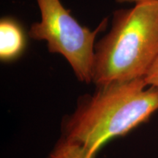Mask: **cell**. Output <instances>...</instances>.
Instances as JSON below:
<instances>
[{
	"mask_svg": "<svg viewBox=\"0 0 158 158\" xmlns=\"http://www.w3.org/2000/svg\"><path fill=\"white\" fill-rule=\"evenodd\" d=\"M62 123V136L96 155L105 143L147 122L158 110V89L143 78L97 86Z\"/></svg>",
	"mask_w": 158,
	"mask_h": 158,
	"instance_id": "cell-1",
	"label": "cell"
},
{
	"mask_svg": "<svg viewBox=\"0 0 158 158\" xmlns=\"http://www.w3.org/2000/svg\"><path fill=\"white\" fill-rule=\"evenodd\" d=\"M116 1L118 3H131V2H134V3L137 4V3H140V2H143L149 1V0H116Z\"/></svg>",
	"mask_w": 158,
	"mask_h": 158,
	"instance_id": "cell-7",
	"label": "cell"
},
{
	"mask_svg": "<svg viewBox=\"0 0 158 158\" xmlns=\"http://www.w3.org/2000/svg\"><path fill=\"white\" fill-rule=\"evenodd\" d=\"M158 57V0L114 13L111 28L94 46L96 86L143 78Z\"/></svg>",
	"mask_w": 158,
	"mask_h": 158,
	"instance_id": "cell-2",
	"label": "cell"
},
{
	"mask_svg": "<svg viewBox=\"0 0 158 158\" xmlns=\"http://www.w3.org/2000/svg\"><path fill=\"white\" fill-rule=\"evenodd\" d=\"M95 157L96 155H91L80 144L62 136L48 158H95Z\"/></svg>",
	"mask_w": 158,
	"mask_h": 158,
	"instance_id": "cell-5",
	"label": "cell"
},
{
	"mask_svg": "<svg viewBox=\"0 0 158 158\" xmlns=\"http://www.w3.org/2000/svg\"><path fill=\"white\" fill-rule=\"evenodd\" d=\"M143 80L149 86L158 89V57L148 70Z\"/></svg>",
	"mask_w": 158,
	"mask_h": 158,
	"instance_id": "cell-6",
	"label": "cell"
},
{
	"mask_svg": "<svg viewBox=\"0 0 158 158\" xmlns=\"http://www.w3.org/2000/svg\"><path fill=\"white\" fill-rule=\"evenodd\" d=\"M41 21L31 24L29 36L47 42L48 51L62 55L70 64L78 81L92 82L94 59V41L99 33L106 30V18L92 31L83 27L60 0H36Z\"/></svg>",
	"mask_w": 158,
	"mask_h": 158,
	"instance_id": "cell-3",
	"label": "cell"
},
{
	"mask_svg": "<svg viewBox=\"0 0 158 158\" xmlns=\"http://www.w3.org/2000/svg\"><path fill=\"white\" fill-rule=\"evenodd\" d=\"M26 37L21 25L11 18L0 21V59L10 62L19 58L24 51Z\"/></svg>",
	"mask_w": 158,
	"mask_h": 158,
	"instance_id": "cell-4",
	"label": "cell"
}]
</instances>
